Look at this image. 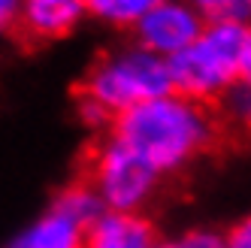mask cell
<instances>
[{"label":"cell","instance_id":"6da1fadb","mask_svg":"<svg viewBox=\"0 0 251 248\" xmlns=\"http://www.w3.org/2000/svg\"><path fill=\"white\" fill-rule=\"evenodd\" d=\"M106 133L139 154L164 179L182 173L212 149L218 139V118L212 106L170 91L121 112Z\"/></svg>","mask_w":251,"mask_h":248},{"label":"cell","instance_id":"7a4b0ae2","mask_svg":"<svg viewBox=\"0 0 251 248\" xmlns=\"http://www.w3.org/2000/svg\"><path fill=\"white\" fill-rule=\"evenodd\" d=\"M173 91L164 58L133 46L106 51L88 70L79 94V115L88 127L109 130V124L133 106Z\"/></svg>","mask_w":251,"mask_h":248},{"label":"cell","instance_id":"3957f363","mask_svg":"<svg viewBox=\"0 0 251 248\" xmlns=\"http://www.w3.org/2000/svg\"><path fill=\"white\" fill-rule=\"evenodd\" d=\"M176 94L197 103H215L236 82L251 76V30L248 22L212 19L178 55L167 61Z\"/></svg>","mask_w":251,"mask_h":248},{"label":"cell","instance_id":"277c9868","mask_svg":"<svg viewBox=\"0 0 251 248\" xmlns=\"http://www.w3.org/2000/svg\"><path fill=\"white\" fill-rule=\"evenodd\" d=\"M88 188L103 212H146L160 188V175L112 133H106L88 164Z\"/></svg>","mask_w":251,"mask_h":248},{"label":"cell","instance_id":"5b68a950","mask_svg":"<svg viewBox=\"0 0 251 248\" xmlns=\"http://www.w3.org/2000/svg\"><path fill=\"white\" fill-rule=\"evenodd\" d=\"M203 25H206V19L188 0H160L130 30H133V43L139 49L170 61L185 46L194 43V37L203 30Z\"/></svg>","mask_w":251,"mask_h":248},{"label":"cell","instance_id":"8992f818","mask_svg":"<svg viewBox=\"0 0 251 248\" xmlns=\"http://www.w3.org/2000/svg\"><path fill=\"white\" fill-rule=\"evenodd\" d=\"M85 19V0H22L15 27L37 43H49L70 37Z\"/></svg>","mask_w":251,"mask_h":248},{"label":"cell","instance_id":"52a82bcc","mask_svg":"<svg viewBox=\"0 0 251 248\" xmlns=\"http://www.w3.org/2000/svg\"><path fill=\"white\" fill-rule=\"evenodd\" d=\"M157 242L146 212H100L82 233V248H157Z\"/></svg>","mask_w":251,"mask_h":248},{"label":"cell","instance_id":"ba28073f","mask_svg":"<svg viewBox=\"0 0 251 248\" xmlns=\"http://www.w3.org/2000/svg\"><path fill=\"white\" fill-rule=\"evenodd\" d=\"M82 233L85 227L70 218L58 203H51L46 215L27 224L6 248H82Z\"/></svg>","mask_w":251,"mask_h":248},{"label":"cell","instance_id":"9c48e42d","mask_svg":"<svg viewBox=\"0 0 251 248\" xmlns=\"http://www.w3.org/2000/svg\"><path fill=\"white\" fill-rule=\"evenodd\" d=\"M154 3H160V0H85V9L94 22L106 27L130 30Z\"/></svg>","mask_w":251,"mask_h":248},{"label":"cell","instance_id":"30bf717a","mask_svg":"<svg viewBox=\"0 0 251 248\" xmlns=\"http://www.w3.org/2000/svg\"><path fill=\"white\" fill-rule=\"evenodd\" d=\"M70 218H76L82 227H88L100 212H103V206H100V200L94 197V191L88 188V182H79V185H70L67 191H61V197L55 200Z\"/></svg>","mask_w":251,"mask_h":248},{"label":"cell","instance_id":"8fae6325","mask_svg":"<svg viewBox=\"0 0 251 248\" xmlns=\"http://www.w3.org/2000/svg\"><path fill=\"white\" fill-rule=\"evenodd\" d=\"M188 3L203 15L206 22H212V19L248 22V12H251V0H188Z\"/></svg>","mask_w":251,"mask_h":248},{"label":"cell","instance_id":"7c38bea8","mask_svg":"<svg viewBox=\"0 0 251 248\" xmlns=\"http://www.w3.org/2000/svg\"><path fill=\"white\" fill-rule=\"evenodd\" d=\"M215 103L221 106V112H224L230 121L248 124V118H251V85H248V82H236L230 91H224Z\"/></svg>","mask_w":251,"mask_h":248},{"label":"cell","instance_id":"4fadbf2b","mask_svg":"<svg viewBox=\"0 0 251 248\" xmlns=\"http://www.w3.org/2000/svg\"><path fill=\"white\" fill-rule=\"evenodd\" d=\"M157 248H224V239L218 230H209V227H194L185 230L173 239H160Z\"/></svg>","mask_w":251,"mask_h":248},{"label":"cell","instance_id":"5bb4252c","mask_svg":"<svg viewBox=\"0 0 251 248\" xmlns=\"http://www.w3.org/2000/svg\"><path fill=\"white\" fill-rule=\"evenodd\" d=\"M19 3L22 0H0V37H6L9 30H15V22H19Z\"/></svg>","mask_w":251,"mask_h":248}]
</instances>
